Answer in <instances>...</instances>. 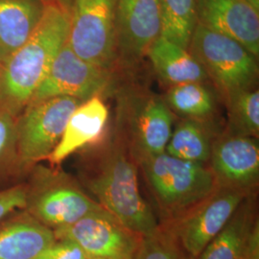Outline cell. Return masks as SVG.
I'll return each mask as SVG.
<instances>
[{"label": "cell", "mask_w": 259, "mask_h": 259, "mask_svg": "<svg viewBox=\"0 0 259 259\" xmlns=\"http://www.w3.org/2000/svg\"><path fill=\"white\" fill-rule=\"evenodd\" d=\"M139 168L136 157L114 131L84 154L81 185L123 225L147 236L157 231L159 224L140 192Z\"/></svg>", "instance_id": "cell-1"}, {"label": "cell", "mask_w": 259, "mask_h": 259, "mask_svg": "<svg viewBox=\"0 0 259 259\" xmlns=\"http://www.w3.org/2000/svg\"><path fill=\"white\" fill-rule=\"evenodd\" d=\"M68 29L69 16L48 4L35 32L0 68V106L19 116L65 46Z\"/></svg>", "instance_id": "cell-2"}, {"label": "cell", "mask_w": 259, "mask_h": 259, "mask_svg": "<svg viewBox=\"0 0 259 259\" xmlns=\"http://www.w3.org/2000/svg\"><path fill=\"white\" fill-rule=\"evenodd\" d=\"M138 163L164 215L163 223L189 210L218 187L207 164L183 160L165 152L140 158Z\"/></svg>", "instance_id": "cell-3"}, {"label": "cell", "mask_w": 259, "mask_h": 259, "mask_svg": "<svg viewBox=\"0 0 259 259\" xmlns=\"http://www.w3.org/2000/svg\"><path fill=\"white\" fill-rule=\"evenodd\" d=\"M26 177L23 210L53 232L103 208L75 178L57 166L37 163Z\"/></svg>", "instance_id": "cell-4"}, {"label": "cell", "mask_w": 259, "mask_h": 259, "mask_svg": "<svg viewBox=\"0 0 259 259\" xmlns=\"http://www.w3.org/2000/svg\"><path fill=\"white\" fill-rule=\"evenodd\" d=\"M188 51L203 66L224 98L255 87L258 58L232 37L197 24Z\"/></svg>", "instance_id": "cell-5"}, {"label": "cell", "mask_w": 259, "mask_h": 259, "mask_svg": "<svg viewBox=\"0 0 259 259\" xmlns=\"http://www.w3.org/2000/svg\"><path fill=\"white\" fill-rule=\"evenodd\" d=\"M82 101L58 96L30 102L17 118V147L20 178L47 160L63 137L66 123Z\"/></svg>", "instance_id": "cell-6"}, {"label": "cell", "mask_w": 259, "mask_h": 259, "mask_svg": "<svg viewBox=\"0 0 259 259\" xmlns=\"http://www.w3.org/2000/svg\"><path fill=\"white\" fill-rule=\"evenodd\" d=\"M174 119L163 98L150 93H124L119 98L115 133L139 161L165 152Z\"/></svg>", "instance_id": "cell-7"}, {"label": "cell", "mask_w": 259, "mask_h": 259, "mask_svg": "<svg viewBox=\"0 0 259 259\" xmlns=\"http://www.w3.org/2000/svg\"><path fill=\"white\" fill-rule=\"evenodd\" d=\"M116 0H74L66 44L83 61L112 72L117 66Z\"/></svg>", "instance_id": "cell-8"}, {"label": "cell", "mask_w": 259, "mask_h": 259, "mask_svg": "<svg viewBox=\"0 0 259 259\" xmlns=\"http://www.w3.org/2000/svg\"><path fill=\"white\" fill-rule=\"evenodd\" d=\"M251 193L217 187L212 194L189 210L160 225L173 234L188 259H196Z\"/></svg>", "instance_id": "cell-9"}, {"label": "cell", "mask_w": 259, "mask_h": 259, "mask_svg": "<svg viewBox=\"0 0 259 259\" xmlns=\"http://www.w3.org/2000/svg\"><path fill=\"white\" fill-rule=\"evenodd\" d=\"M56 239L72 241L88 257L135 259L143 236L101 208L54 232Z\"/></svg>", "instance_id": "cell-10"}, {"label": "cell", "mask_w": 259, "mask_h": 259, "mask_svg": "<svg viewBox=\"0 0 259 259\" xmlns=\"http://www.w3.org/2000/svg\"><path fill=\"white\" fill-rule=\"evenodd\" d=\"M111 83L112 72L83 61L65 42L31 102L58 96L84 102L94 96L102 97Z\"/></svg>", "instance_id": "cell-11"}, {"label": "cell", "mask_w": 259, "mask_h": 259, "mask_svg": "<svg viewBox=\"0 0 259 259\" xmlns=\"http://www.w3.org/2000/svg\"><path fill=\"white\" fill-rule=\"evenodd\" d=\"M115 36L117 64L132 66L147 56L161 37L157 0H116Z\"/></svg>", "instance_id": "cell-12"}, {"label": "cell", "mask_w": 259, "mask_h": 259, "mask_svg": "<svg viewBox=\"0 0 259 259\" xmlns=\"http://www.w3.org/2000/svg\"><path fill=\"white\" fill-rule=\"evenodd\" d=\"M257 139L227 133L213 140L208 166L218 187L252 192L259 179Z\"/></svg>", "instance_id": "cell-13"}, {"label": "cell", "mask_w": 259, "mask_h": 259, "mask_svg": "<svg viewBox=\"0 0 259 259\" xmlns=\"http://www.w3.org/2000/svg\"><path fill=\"white\" fill-rule=\"evenodd\" d=\"M198 24L240 42L259 55V12L247 0H196Z\"/></svg>", "instance_id": "cell-14"}, {"label": "cell", "mask_w": 259, "mask_h": 259, "mask_svg": "<svg viewBox=\"0 0 259 259\" xmlns=\"http://www.w3.org/2000/svg\"><path fill=\"white\" fill-rule=\"evenodd\" d=\"M110 111L102 97L94 96L80 104L66 123L63 137L47 160L59 166L75 152L91 147L106 136Z\"/></svg>", "instance_id": "cell-15"}, {"label": "cell", "mask_w": 259, "mask_h": 259, "mask_svg": "<svg viewBox=\"0 0 259 259\" xmlns=\"http://www.w3.org/2000/svg\"><path fill=\"white\" fill-rule=\"evenodd\" d=\"M55 240L52 230L16 211L0 222V259H33Z\"/></svg>", "instance_id": "cell-16"}, {"label": "cell", "mask_w": 259, "mask_h": 259, "mask_svg": "<svg viewBox=\"0 0 259 259\" xmlns=\"http://www.w3.org/2000/svg\"><path fill=\"white\" fill-rule=\"evenodd\" d=\"M48 4L45 0H0V68L35 32Z\"/></svg>", "instance_id": "cell-17"}, {"label": "cell", "mask_w": 259, "mask_h": 259, "mask_svg": "<svg viewBox=\"0 0 259 259\" xmlns=\"http://www.w3.org/2000/svg\"><path fill=\"white\" fill-rule=\"evenodd\" d=\"M257 224L254 201L250 194L196 259H244Z\"/></svg>", "instance_id": "cell-18"}, {"label": "cell", "mask_w": 259, "mask_h": 259, "mask_svg": "<svg viewBox=\"0 0 259 259\" xmlns=\"http://www.w3.org/2000/svg\"><path fill=\"white\" fill-rule=\"evenodd\" d=\"M147 57L158 77L170 87L186 83H205L203 66L187 49L159 37L150 47Z\"/></svg>", "instance_id": "cell-19"}, {"label": "cell", "mask_w": 259, "mask_h": 259, "mask_svg": "<svg viewBox=\"0 0 259 259\" xmlns=\"http://www.w3.org/2000/svg\"><path fill=\"white\" fill-rule=\"evenodd\" d=\"M213 140L207 122L185 118L173 130L165 153L186 161L207 164Z\"/></svg>", "instance_id": "cell-20"}, {"label": "cell", "mask_w": 259, "mask_h": 259, "mask_svg": "<svg viewBox=\"0 0 259 259\" xmlns=\"http://www.w3.org/2000/svg\"><path fill=\"white\" fill-rule=\"evenodd\" d=\"M164 101L173 111L185 118L208 122L215 111V98L204 83H181L170 87Z\"/></svg>", "instance_id": "cell-21"}, {"label": "cell", "mask_w": 259, "mask_h": 259, "mask_svg": "<svg viewBox=\"0 0 259 259\" xmlns=\"http://www.w3.org/2000/svg\"><path fill=\"white\" fill-rule=\"evenodd\" d=\"M161 37L188 50L198 24L196 0H157Z\"/></svg>", "instance_id": "cell-22"}, {"label": "cell", "mask_w": 259, "mask_h": 259, "mask_svg": "<svg viewBox=\"0 0 259 259\" xmlns=\"http://www.w3.org/2000/svg\"><path fill=\"white\" fill-rule=\"evenodd\" d=\"M228 106L229 134L258 139L259 92L255 87L225 98Z\"/></svg>", "instance_id": "cell-23"}, {"label": "cell", "mask_w": 259, "mask_h": 259, "mask_svg": "<svg viewBox=\"0 0 259 259\" xmlns=\"http://www.w3.org/2000/svg\"><path fill=\"white\" fill-rule=\"evenodd\" d=\"M17 118L0 106V185L20 179L17 147Z\"/></svg>", "instance_id": "cell-24"}, {"label": "cell", "mask_w": 259, "mask_h": 259, "mask_svg": "<svg viewBox=\"0 0 259 259\" xmlns=\"http://www.w3.org/2000/svg\"><path fill=\"white\" fill-rule=\"evenodd\" d=\"M135 259H188L173 234L159 224L157 231L143 236Z\"/></svg>", "instance_id": "cell-25"}, {"label": "cell", "mask_w": 259, "mask_h": 259, "mask_svg": "<svg viewBox=\"0 0 259 259\" xmlns=\"http://www.w3.org/2000/svg\"><path fill=\"white\" fill-rule=\"evenodd\" d=\"M25 198L26 185L24 183L0 189V222L12 213L23 210Z\"/></svg>", "instance_id": "cell-26"}, {"label": "cell", "mask_w": 259, "mask_h": 259, "mask_svg": "<svg viewBox=\"0 0 259 259\" xmlns=\"http://www.w3.org/2000/svg\"><path fill=\"white\" fill-rule=\"evenodd\" d=\"M83 250L74 242L56 239L33 259H88Z\"/></svg>", "instance_id": "cell-27"}, {"label": "cell", "mask_w": 259, "mask_h": 259, "mask_svg": "<svg viewBox=\"0 0 259 259\" xmlns=\"http://www.w3.org/2000/svg\"><path fill=\"white\" fill-rule=\"evenodd\" d=\"M244 259H259V225L257 224L251 233L248 249Z\"/></svg>", "instance_id": "cell-28"}, {"label": "cell", "mask_w": 259, "mask_h": 259, "mask_svg": "<svg viewBox=\"0 0 259 259\" xmlns=\"http://www.w3.org/2000/svg\"><path fill=\"white\" fill-rule=\"evenodd\" d=\"M53 2L58 7H60L63 11H65V13L69 16V13H70V10L73 5L74 0H53Z\"/></svg>", "instance_id": "cell-29"}, {"label": "cell", "mask_w": 259, "mask_h": 259, "mask_svg": "<svg viewBox=\"0 0 259 259\" xmlns=\"http://www.w3.org/2000/svg\"><path fill=\"white\" fill-rule=\"evenodd\" d=\"M250 5L256 10L257 12H259V0H247Z\"/></svg>", "instance_id": "cell-30"}, {"label": "cell", "mask_w": 259, "mask_h": 259, "mask_svg": "<svg viewBox=\"0 0 259 259\" xmlns=\"http://www.w3.org/2000/svg\"><path fill=\"white\" fill-rule=\"evenodd\" d=\"M45 1H47V3H54L53 0H45Z\"/></svg>", "instance_id": "cell-31"}, {"label": "cell", "mask_w": 259, "mask_h": 259, "mask_svg": "<svg viewBox=\"0 0 259 259\" xmlns=\"http://www.w3.org/2000/svg\"><path fill=\"white\" fill-rule=\"evenodd\" d=\"M88 259H107V258H94V257H89Z\"/></svg>", "instance_id": "cell-32"}]
</instances>
